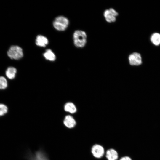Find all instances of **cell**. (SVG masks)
Instances as JSON below:
<instances>
[{
	"instance_id": "6da1fadb",
	"label": "cell",
	"mask_w": 160,
	"mask_h": 160,
	"mask_svg": "<svg viewBox=\"0 0 160 160\" xmlns=\"http://www.w3.org/2000/svg\"><path fill=\"white\" fill-rule=\"evenodd\" d=\"M87 36L84 31L78 30L73 33V39L74 46L78 48H82L86 45L87 42Z\"/></svg>"
},
{
	"instance_id": "7a4b0ae2",
	"label": "cell",
	"mask_w": 160,
	"mask_h": 160,
	"mask_svg": "<svg viewBox=\"0 0 160 160\" xmlns=\"http://www.w3.org/2000/svg\"><path fill=\"white\" fill-rule=\"evenodd\" d=\"M69 20L66 17L63 16H59L56 17L53 22L54 28L57 30L63 31L68 28Z\"/></svg>"
},
{
	"instance_id": "3957f363",
	"label": "cell",
	"mask_w": 160,
	"mask_h": 160,
	"mask_svg": "<svg viewBox=\"0 0 160 160\" xmlns=\"http://www.w3.org/2000/svg\"><path fill=\"white\" fill-rule=\"evenodd\" d=\"M8 56L12 59L18 60L23 57V52L22 49L17 45L11 46L7 52Z\"/></svg>"
},
{
	"instance_id": "277c9868",
	"label": "cell",
	"mask_w": 160,
	"mask_h": 160,
	"mask_svg": "<svg viewBox=\"0 0 160 160\" xmlns=\"http://www.w3.org/2000/svg\"><path fill=\"white\" fill-rule=\"evenodd\" d=\"M103 15L105 20L111 23L116 21L119 14L114 9L111 8L105 9L103 12Z\"/></svg>"
},
{
	"instance_id": "5b68a950",
	"label": "cell",
	"mask_w": 160,
	"mask_h": 160,
	"mask_svg": "<svg viewBox=\"0 0 160 160\" xmlns=\"http://www.w3.org/2000/svg\"><path fill=\"white\" fill-rule=\"evenodd\" d=\"M28 160H49L45 153L41 149H40L34 153L29 152L27 155Z\"/></svg>"
},
{
	"instance_id": "8992f818",
	"label": "cell",
	"mask_w": 160,
	"mask_h": 160,
	"mask_svg": "<svg viewBox=\"0 0 160 160\" xmlns=\"http://www.w3.org/2000/svg\"><path fill=\"white\" fill-rule=\"evenodd\" d=\"M91 152L93 156L97 159L101 158L105 153L103 146L97 144H95L92 146Z\"/></svg>"
},
{
	"instance_id": "52a82bcc",
	"label": "cell",
	"mask_w": 160,
	"mask_h": 160,
	"mask_svg": "<svg viewBox=\"0 0 160 160\" xmlns=\"http://www.w3.org/2000/svg\"><path fill=\"white\" fill-rule=\"evenodd\" d=\"M129 64L132 66H138L142 64V58L140 55L137 52L130 54L128 57Z\"/></svg>"
},
{
	"instance_id": "ba28073f",
	"label": "cell",
	"mask_w": 160,
	"mask_h": 160,
	"mask_svg": "<svg viewBox=\"0 0 160 160\" xmlns=\"http://www.w3.org/2000/svg\"><path fill=\"white\" fill-rule=\"evenodd\" d=\"M48 43V40L45 36L41 35H39L36 36L35 44L37 46L44 47H46Z\"/></svg>"
},
{
	"instance_id": "9c48e42d",
	"label": "cell",
	"mask_w": 160,
	"mask_h": 160,
	"mask_svg": "<svg viewBox=\"0 0 160 160\" xmlns=\"http://www.w3.org/2000/svg\"><path fill=\"white\" fill-rule=\"evenodd\" d=\"M105 154L107 160H117L118 159L119 155L117 151L113 148L107 150Z\"/></svg>"
},
{
	"instance_id": "30bf717a",
	"label": "cell",
	"mask_w": 160,
	"mask_h": 160,
	"mask_svg": "<svg viewBox=\"0 0 160 160\" xmlns=\"http://www.w3.org/2000/svg\"><path fill=\"white\" fill-rule=\"evenodd\" d=\"M64 125L67 128H72L76 125V122L72 116L68 115L66 116L63 121Z\"/></svg>"
},
{
	"instance_id": "8fae6325",
	"label": "cell",
	"mask_w": 160,
	"mask_h": 160,
	"mask_svg": "<svg viewBox=\"0 0 160 160\" xmlns=\"http://www.w3.org/2000/svg\"><path fill=\"white\" fill-rule=\"evenodd\" d=\"M44 58L49 61H53L56 59L55 54L52 50L49 49H47L43 54Z\"/></svg>"
},
{
	"instance_id": "7c38bea8",
	"label": "cell",
	"mask_w": 160,
	"mask_h": 160,
	"mask_svg": "<svg viewBox=\"0 0 160 160\" xmlns=\"http://www.w3.org/2000/svg\"><path fill=\"white\" fill-rule=\"evenodd\" d=\"M16 69L13 67H8L6 69L5 74L7 77L9 79H14L17 73Z\"/></svg>"
},
{
	"instance_id": "4fadbf2b",
	"label": "cell",
	"mask_w": 160,
	"mask_h": 160,
	"mask_svg": "<svg viewBox=\"0 0 160 160\" xmlns=\"http://www.w3.org/2000/svg\"><path fill=\"white\" fill-rule=\"evenodd\" d=\"M64 109L67 112L74 113L77 111L75 105L72 102L67 103L65 105Z\"/></svg>"
},
{
	"instance_id": "5bb4252c",
	"label": "cell",
	"mask_w": 160,
	"mask_h": 160,
	"mask_svg": "<svg viewBox=\"0 0 160 160\" xmlns=\"http://www.w3.org/2000/svg\"><path fill=\"white\" fill-rule=\"evenodd\" d=\"M151 42L155 45L160 44V34L158 33H153L151 37Z\"/></svg>"
},
{
	"instance_id": "9a60e30c",
	"label": "cell",
	"mask_w": 160,
	"mask_h": 160,
	"mask_svg": "<svg viewBox=\"0 0 160 160\" xmlns=\"http://www.w3.org/2000/svg\"><path fill=\"white\" fill-rule=\"evenodd\" d=\"M7 82L5 78L0 76V89H4L7 87Z\"/></svg>"
},
{
	"instance_id": "2e32d148",
	"label": "cell",
	"mask_w": 160,
	"mask_h": 160,
	"mask_svg": "<svg viewBox=\"0 0 160 160\" xmlns=\"http://www.w3.org/2000/svg\"><path fill=\"white\" fill-rule=\"evenodd\" d=\"M7 107L5 105L0 104V116L5 114L8 112Z\"/></svg>"
},
{
	"instance_id": "e0dca14e",
	"label": "cell",
	"mask_w": 160,
	"mask_h": 160,
	"mask_svg": "<svg viewBox=\"0 0 160 160\" xmlns=\"http://www.w3.org/2000/svg\"><path fill=\"white\" fill-rule=\"evenodd\" d=\"M119 160H132L129 156H125L121 157Z\"/></svg>"
}]
</instances>
